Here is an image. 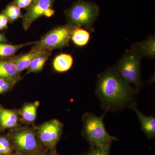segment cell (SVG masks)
Listing matches in <instances>:
<instances>
[{"label": "cell", "mask_w": 155, "mask_h": 155, "mask_svg": "<svg viewBox=\"0 0 155 155\" xmlns=\"http://www.w3.org/2000/svg\"><path fill=\"white\" fill-rule=\"evenodd\" d=\"M135 89L119 75L115 68L106 70L99 76L96 94L105 111L121 110L134 104Z\"/></svg>", "instance_id": "cell-1"}, {"label": "cell", "mask_w": 155, "mask_h": 155, "mask_svg": "<svg viewBox=\"0 0 155 155\" xmlns=\"http://www.w3.org/2000/svg\"><path fill=\"white\" fill-rule=\"evenodd\" d=\"M107 113V111H105L100 117L91 113L84 115L83 135L90 147L111 145L113 142L119 140L116 137L110 135L106 130L103 119Z\"/></svg>", "instance_id": "cell-2"}, {"label": "cell", "mask_w": 155, "mask_h": 155, "mask_svg": "<svg viewBox=\"0 0 155 155\" xmlns=\"http://www.w3.org/2000/svg\"><path fill=\"white\" fill-rule=\"evenodd\" d=\"M99 12V8L94 3L78 0L65 11V14L68 24L92 31Z\"/></svg>", "instance_id": "cell-3"}, {"label": "cell", "mask_w": 155, "mask_h": 155, "mask_svg": "<svg viewBox=\"0 0 155 155\" xmlns=\"http://www.w3.org/2000/svg\"><path fill=\"white\" fill-rule=\"evenodd\" d=\"M141 57L132 49L127 51L119 60L116 67V71L127 83L133 84L134 88L138 93L142 87L140 74Z\"/></svg>", "instance_id": "cell-4"}, {"label": "cell", "mask_w": 155, "mask_h": 155, "mask_svg": "<svg viewBox=\"0 0 155 155\" xmlns=\"http://www.w3.org/2000/svg\"><path fill=\"white\" fill-rule=\"evenodd\" d=\"M75 27L67 24L53 28L39 41H35L31 50L52 51L67 46Z\"/></svg>", "instance_id": "cell-5"}, {"label": "cell", "mask_w": 155, "mask_h": 155, "mask_svg": "<svg viewBox=\"0 0 155 155\" xmlns=\"http://www.w3.org/2000/svg\"><path fill=\"white\" fill-rule=\"evenodd\" d=\"M63 125L57 119L45 122L39 128V139L45 146L53 150L61 138Z\"/></svg>", "instance_id": "cell-6"}, {"label": "cell", "mask_w": 155, "mask_h": 155, "mask_svg": "<svg viewBox=\"0 0 155 155\" xmlns=\"http://www.w3.org/2000/svg\"><path fill=\"white\" fill-rule=\"evenodd\" d=\"M10 142L12 146L23 154H33L38 152L39 149L34 133L30 130H21L16 132L11 137Z\"/></svg>", "instance_id": "cell-7"}, {"label": "cell", "mask_w": 155, "mask_h": 155, "mask_svg": "<svg viewBox=\"0 0 155 155\" xmlns=\"http://www.w3.org/2000/svg\"><path fill=\"white\" fill-rule=\"evenodd\" d=\"M55 0H34L27 9L25 14L22 16V25L26 31L32 23L41 16L45 11L52 8Z\"/></svg>", "instance_id": "cell-8"}, {"label": "cell", "mask_w": 155, "mask_h": 155, "mask_svg": "<svg viewBox=\"0 0 155 155\" xmlns=\"http://www.w3.org/2000/svg\"><path fill=\"white\" fill-rule=\"evenodd\" d=\"M0 78L15 84L21 79L20 72L11 58L0 60Z\"/></svg>", "instance_id": "cell-9"}, {"label": "cell", "mask_w": 155, "mask_h": 155, "mask_svg": "<svg viewBox=\"0 0 155 155\" xmlns=\"http://www.w3.org/2000/svg\"><path fill=\"white\" fill-rule=\"evenodd\" d=\"M133 110L138 118L142 130L148 139L150 140L155 137V117L152 116H147L139 110L136 104L129 107Z\"/></svg>", "instance_id": "cell-10"}, {"label": "cell", "mask_w": 155, "mask_h": 155, "mask_svg": "<svg viewBox=\"0 0 155 155\" xmlns=\"http://www.w3.org/2000/svg\"><path fill=\"white\" fill-rule=\"evenodd\" d=\"M18 122L17 113L0 106V129H10L16 127Z\"/></svg>", "instance_id": "cell-11"}, {"label": "cell", "mask_w": 155, "mask_h": 155, "mask_svg": "<svg viewBox=\"0 0 155 155\" xmlns=\"http://www.w3.org/2000/svg\"><path fill=\"white\" fill-rule=\"evenodd\" d=\"M44 51L31 49L28 53L14 56L11 59L16 65L18 71L21 72L23 70L28 69L32 60Z\"/></svg>", "instance_id": "cell-12"}, {"label": "cell", "mask_w": 155, "mask_h": 155, "mask_svg": "<svg viewBox=\"0 0 155 155\" xmlns=\"http://www.w3.org/2000/svg\"><path fill=\"white\" fill-rule=\"evenodd\" d=\"M73 63V58L71 55L61 53L53 60V67L56 72H65L71 69Z\"/></svg>", "instance_id": "cell-13"}, {"label": "cell", "mask_w": 155, "mask_h": 155, "mask_svg": "<svg viewBox=\"0 0 155 155\" xmlns=\"http://www.w3.org/2000/svg\"><path fill=\"white\" fill-rule=\"evenodd\" d=\"M155 38L152 37L136 45L133 49L141 58H153L155 55Z\"/></svg>", "instance_id": "cell-14"}, {"label": "cell", "mask_w": 155, "mask_h": 155, "mask_svg": "<svg viewBox=\"0 0 155 155\" xmlns=\"http://www.w3.org/2000/svg\"><path fill=\"white\" fill-rule=\"evenodd\" d=\"M35 41L25 43L22 44L13 45L6 43H0V60L8 59L15 56L18 50L31 45H34Z\"/></svg>", "instance_id": "cell-15"}, {"label": "cell", "mask_w": 155, "mask_h": 155, "mask_svg": "<svg viewBox=\"0 0 155 155\" xmlns=\"http://www.w3.org/2000/svg\"><path fill=\"white\" fill-rule=\"evenodd\" d=\"M90 35L88 31L81 27H75L72 32L71 39L74 44L82 47L88 43Z\"/></svg>", "instance_id": "cell-16"}, {"label": "cell", "mask_w": 155, "mask_h": 155, "mask_svg": "<svg viewBox=\"0 0 155 155\" xmlns=\"http://www.w3.org/2000/svg\"><path fill=\"white\" fill-rule=\"evenodd\" d=\"M52 51H45L40 54L34 58L28 67V72H39L43 68L48 58L51 54Z\"/></svg>", "instance_id": "cell-17"}, {"label": "cell", "mask_w": 155, "mask_h": 155, "mask_svg": "<svg viewBox=\"0 0 155 155\" xmlns=\"http://www.w3.org/2000/svg\"><path fill=\"white\" fill-rule=\"evenodd\" d=\"M39 104V102L36 101L34 103L27 104L23 107L21 111V115L24 121L31 123L35 120Z\"/></svg>", "instance_id": "cell-18"}, {"label": "cell", "mask_w": 155, "mask_h": 155, "mask_svg": "<svg viewBox=\"0 0 155 155\" xmlns=\"http://www.w3.org/2000/svg\"><path fill=\"white\" fill-rule=\"evenodd\" d=\"M4 11L10 23H12L22 18V12L20 8L13 2L10 3L6 6Z\"/></svg>", "instance_id": "cell-19"}, {"label": "cell", "mask_w": 155, "mask_h": 155, "mask_svg": "<svg viewBox=\"0 0 155 155\" xmlns=\"http://www.w3.org/2000/svg\"><path fill=\"white\" fill-rule=\"evenodd\" d=\"M111 145L104 147H90L88 151L83 155H110Z\"/></svg>", "instance_id": "cell-20"}, {"label": "cell", "mask_w": 155, "mask_h": 155, "mask_svg": "<svg viewBox=\"0 0 155 155\" xmlns=\"http://www.w3.org/2000/svg\"><path fill=\"white\" fill-rule=\"evenodd\" d=\"M12 152V146L10 140L5 137L0 135V154L10 155Z\"/></svg>", "instance_id": "cell-21"}, {"label": "cell", "mask_w": 155, "mask_h": 155, "mask_svg": "<svg viewBox=\"0 0 155 155\" xmlns=\"http://www.w3.org/2000/svg\"><path fill=\"white\" fill-rule=\"evenodd\" d=\"M15 84L11 81L0 78V94L8 91L14 86Z\"/></svg>", "instance_id": "cell-22"}, {"label": "cell", "mask_w": 155, "mask_h": 155, "mask_svg": "<svg viewBox=\"0 0 155 155\" xmlns=\"http://www.w3.org/2000/svg\"><path fill=\"white\" fill-rule=\"evenodd\" d=\"M9 21L8 17L3 10L0 13V31H3L8 28Z\"/></svg>", "instance_id": "cell-23"}, {"label": "cell", "mask_w": 155, "mask_h": 155, "mask_svg": "<svg viewBox=\"0 0 155 155\" xmlns=\"http://www.w3.org/2000/svg\"><path fill=\"white\" fill-rule=\"evenodd\" d=\"M34 0H14L12 2L17 5L20 8H28Z\"/></svg>", "instance_id": "cell-24"}, {"label": "cell", "mask_w": 155, "mask_h": 155, "mask_svg": "<svg viewBox=\"0 0 155 155\" xmlns=\"http://www.w3.org/2000/svg\"><path fill=\"white\" fill-rule=\"evenodd\" d=\"M55 14V11L52 8H49L45 11L43 16L47 17H52Z\"/></svg>", "instance_id": "cell-25"}, {"label": "cell", "mask_w": 155, "mask_h": 155, "mask_svg": "<svg viewBox=\"0 0 155 155\" xmlns=\"http://www.w3.org/2000/svg\"><path fill=\"white\" fill-rule=\"evenodd\" d=\"M8 40L5 36L2 33H0V43H7Z\"/></svg>", "instance_id": "cell-26"}, {"label": "cell", "mask_w": 155, "mask_h": 155, "mask_svg": "<svg viewBox=\"0 0 155 155\" xmlns=\"http://www.w3.org/2000/svg\"><path fill=\"white\" fill-rule=\"evenodd\" d=\"M31 155H45V154L43 153H40V152H38L35 153Z\"/></svg>", "instance_id": "cell-27"}, {"label": "cell", "mask_w": 155, "mask_h": 155, "mask_svg": "<svg viewBox=\"0 0 155 155\" xmlns=\"http://www.w3.org/2000/svg\"><path fill=\"white\" fill-rule=\"evenodd\" d=\"M53 155H59L57 154L56 153H55L53 154Z\"/></svg>", "instance_id": "cell-28"}, {"label": "cell", "mask_w": 155, "mask_h": 155, "mask_svg": "<svg viewBox=\"0 0 155 155\" xmlns=\"http://www.w3.org/2000/svg\"><path fill=\"white\" fill-rule=\"evenodd\" d=\"M19 155L18 154L16 153V154H14V155Z\"/></svg>", "instance_id": "cell-29"}, {"label": "cell", "mask_w": 155, "mask_h": 155, "mask_svg": "<svg viewBox=\"0 0 155 155\" xmlns=\"http://www.w3.org/2000/svg\"><path fill=\"white\" fill-rule=\"evenodd\" d=\"M0 155H3L2 154H0Z\"/></svg>", "instance_id": "cell-30"}]
</instances>
